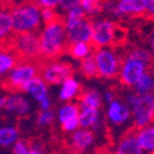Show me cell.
Wrapping results in <instances>:
<instances>
[{
	"mask_svg": "<svg viewBox=\"0 0 154 154\" xmlns=\"http://www.w3.org/2000/svg\"><path fill=\"white\" fill-rule=\"evenodd\" d=\"M40 40L41 62H56L67 53V29L66 21L62 16L59 20L46 25Z\"/></svg>",
	"mask_w": 154,
	"mask_h": 154,
	"instance_id": "cell-1",
	"label": "cell"
},
{
	"mask_svg": "<svg viewBox=\"0 0 154 154\" xmlns=\"http://www.w3.org/2000/svg\"><path fill=\"white\" fill-rule=\"evenodd\" d=\"M127 41L128 30L120 22H113L109 20L93 22L91 38L89 41L93 53L97 52L104 46H110L115 49L125 48Z\"/></svg>",
	"mask_w": 154,
	"mask_h": 154,
	"instance_id": "cell-2",
	"label": "cell"
},
{
	"mask_svg": "<svg viewBox=\"0 0 154 154\" xmlns=\"http://www.w3.org/2000/svg\"><path fill=\"white\" fill-rule=\"evenodd\" d=\"M14 33H35L41 25V11L36 2L15 4L10 12Z\"/></svg>",
	"mask_w": 154,
	"mask_h": 154,
	"instance_id": "cell-3",
	"label": "cell"
},
{
	"mask_svg": "<svg viewBox=\"0 0 154 154\" xmlns=\"http://www.w3.org/2000/svg\"><path fill=\"white\" fill-rule=\"evenodd\" d=\"M38 63H21L11 70V73L2 80L0 85L9 94L25 93V86L38 76Z\"/></svg>",
	"mask_w": 154,
	"mask_h": 154,
	"instance_id": "cell-4",
	"label": "cell"
},
{
	"mask_svg": "<svg viewBox=\"0 0 154 154\" xmlns=\"http://www.w3.org/2000/svg\"><path fill=\"white\" fill-rule=\"evenodd\" d=\"M74 75V68L68 62H40L38 63V78L46 85L60 84Z\"/></svg>",
	"mask_w": 154,
	"mask_h": 154,
	"instance_id": "cell-5",
	"label": "cell"
},
{
	"mask_svg": "<svg viewBox=\"0 0 154 154\" xmlns=\"http://www.w3.org/2000/svg\"><path fill=\"white\" fill-rule=\"evenodd\" d=\"M128 101H130L133 109V126L136 128L142 130V128H146L149 123L154 122V100L150 94H132L128 97Z\"/></svg>",
	"mask_w": 154,
	"mask_h": 154,
	"instance_id": "cell-6",
	"label": "cell"
},
{
	"mask_svg": "<svg viewBox=\"0 0 154 154\" xmlns=\"http://www.w3.org/2000/svg\"><path fill=\"white\" fill-rule=\"evenodd\" d=\"M99 76L106 79H115L120 75L121 67L123 66V57L116 56L112 51L109 49H99L94 53Z\"/></svg>",
	"mask_w": 154,
	"mask_h": 154,
	"instance_id": "cell-7",
	"label": "cell"
},
{
	"mask_svg": "<svg viewBox=\"0 0 154 154\" xmlns=\"http://www.w3.org/2000/svg\"><path fill=\"white\" fill-rule=\"evenodd\" d=\"M144 64L137 60H126L120 72V83L123 86H131L136 84L139 78L146 73Z\"/></svg>",
	"mask_w": 154,
	"mask_h": 154,
	"instance_id": "cell-8",
	"label": "cell"
},
{
	"mask_svg": "<svg viewBox=\"0 0 154 154\" xmlns=\"http://www.w3.org/2000/svg\"><path fill=\"white\" fill-rule=\"evenodd\" d=\"M91 31H93V21L90 17H86L85 20L76 23L72 29L67 30V42L68 46L85 42L89 43L91 38Z\"/></svg>",
	"mask_w": 154,
	"mask_h": 154,
	"instance_id": "cell-9",
	"label": "cell"
},
{
	"mask_svg": "<svg viewBox=\"0 0 154 154\" xmlns=\"http://www.w3.org/2000/svg\"><path fill=\"white\" fill-rule=\"evenodd\" d=\"M138 132L139 130L136 128L134 126L128 128L122 134L120 142L117 144V148L113 154H143V150L139 147L138 139H137Z\"/></svg>",
	"mask_w": 154,
	"mask_h": 154,
	"instance_id": "cell-10",
	"label": "cell"
},
{
	"mask_svg": "<svg viewBox=\"0 0 154 154\" xmlns=\"http://www.w3.org/2000/svg\"><path fill=\"white\" fill-rule=\"evenodd\" d=\"M75 97L83 110H96L97 111L101 106V96L94 89H84L80 86Z\"/></svg>",
	"mask_w": 154,
	"mask_h": 154,
	"instance_id": "cell-11",
	"label": "cell"
},
{
	"mask_svg": "<svg viewBox=\"0 0 154 154\" xmlns=\"http://www.w3.org/2000/svg\"><path fill=\"white\" fill-rule=\"evenodd\" d=\"M119 16L128 15L133 19H142L146 9V0H122L116 4Z\"/></svg>",
	"mask_w": 154,
	"mask_h": 154,
	"instance_id": "cell-12",
	"label": "cell"
},
{
	"mask_svg": "<svg viewBox=\"0 0 154 154\" xmlns=\"http://www.w3.org/2000/svg\"><path fill=\"white\" fill-rule=\"evenodd\" d=\"M16 3H0V40L12 31V23H11V15L10 12L14 9Z\"/></svg>",
	"mask_w": 154,
	"mask_h": 154,
	"instance_id": "cell-13",
	"label": "cell"
},
{
	"mask_svg": "<svg viewBox=\"0 0 154 154\" xmlns=\"http://www.w3.org/2000/svg\"><path fill=\"white\" fill-rule=\"evenodd\" d=\"M4 109L11 112H16L20 116H22V115H26L29 112L30 104L26 99H23L21 96H10V97H6Z\"/></svg>",
	"mask_w": 154,
	"mask_h": 154,
	"instance_id": "cell-14",
	"label": "cell"
},
{
	"mask_svg": "<svg viewBox=\"0 0 154 154\" xmlns=\"http://www.w3.org/2000/svg\"><path fill=\"white\" fill-rule=\"evenodd\" d=\"M109 117L113 123L120 125L130 117V110L127 106L121 105L119 101H112L109 109Z\"/></svg>",
	"mask_w": 154,
	"mask_h": 154,
	"instance_id": "cell-15",
	"label": "cell"
},
{
	"mask_svg": "<svg viewBox=\"0 0 154 154\" xmlns=\"http://www.w3.org/2000/svg\"><path fill=\"white\" fill-rule=\"evenodd\" d=\"M25 93H31L38 101H43L45 99H47V88L46 84L38 78H35L33 80H31L26 86H25Z\"/></svg>",
	"mask_w": 154,
	"mask_h": 154,
	"instance_id": "cell-16",
	"label": "cell"
},
{
	"mask_svg": "<svg viewBox=\"0 0 154 154\" xmlns=\"http://www.w3.org/2000/svg\"><path fill=\"white\" fill-rule=\"evenodd\" d=\"M137 139L139 147L142 149L154 152V127H146L139 130Z\"/></svg>",
	"mask_w": 154,
	"mask_h": 154,
	"instance_id": "cell-17",
	"label": "cell"
},
{
	"mask_svg": "<svg viewBox=\"0 0 154 154\" xmlns=\"http://www.w3.org/2000/svg\"><path fill=\"white\" fill-rule=\"evenodd\" d=\"M80 72H82V74L85 76V78H88V79H90V78H100L94 53L89 54L88 57L82 59V62H80Z\"/></svg>",
	"mask_w": 154,
	"mask_h": 154,
	"instance_id": "cell-18",
	"label": "cell"
},
{
	"mask_svg": "<svg viewBox=\"0 0 154 154\" xmlns=\"http://www.w3.org/2000/svg\"><path fill=\"white\" fill-rule=\"evenodd\" d=\"M88 16L85 14V11L78 5V6H75L73 8L72 10L68 11V15L67 17H64V21H66V29H72L73 26H75L76 23H79L80 21L85 20Z\"/></svg>",
	"mask_w": 154,
	"mask_h": 154,
	"instance_id": "cell-19",
	"label": "cell"
},
{
	"mask_svg": "<svg viewBox=\"0 0 154 154\" xmlns=\"http://www.w3.org/2000/svg\"><path fill=\"white\" fill-rule=\"evenodd\" d=\"M90 52L93 53L90 45L85 43V42L70 45V46H68V48H67V54H70L72 57H74V58H76V59H83V58L88 57Z\"/></svg>",
	"mask_w": 154,
	"mask_h": 154,
	"instance_id": "cell-20",
	"label": "cell"
},
{
	"mask_svg": "<svg viewBox=\"0 0 154 154\" xmlns=\"http://www.w3.org/2000/svg\"><path fill=\"white\" fill-rule=\"evenodd\" d=\"M79 6L85 11L86 16L97 15L105 10V3L97 2V0H82L79 2Z\"/></svg>",
	"mask_w": 154,
	"mask_h": 154,
	"instance_id": "cell-21",
	"label": "cell"
},
{
	"mask_svg": "<svg viewBox=\"0 0 154 154\" xmlns=\"http://www.w3.org/2000/svg\"><path fill=\"white\" fill-rule=\"evenodd\" d=\"M154 89V78L149 73H144L136 83V90L139 95H147Z\"/></svg>",
	"mask_w": 154,
	"mask_h": 154,
	"instance_id": "cell-22",
	"label": "cell"
},
{
	"mask_svg": "<svg viewBox=\"0 0 154 154\" xmlns=\"http://www.w3.org/2000/svg\"><path fill=\"white\" fill-rule=\"evenodd\" d=\"M79 89H80V85L78 84V82H75L73 78L68 79L64 82L59 96L62 100H69L72 97H75V95L79 91Z\"/></svg>",
	"mask_w": 154,
	"mask_h": 154,
	"instance_id": "cell-23",
	"label": "cell"
},
{
	"mask_svg": "<svg viewBox=\"0 0 154 154\" xmlns=\"http://www.w3.org/2000/svg\"><path fill=\"white\" fill-rule=\"evenodd\" d=\"M79 125L82 127H91L97 125V111L96 110H83L78 116Z\"/></svg>",
	"mask_w": 154,
	"mask_h": 154,
	"instance_id": "cell-24",
	"label": "cell"
},
{
	"mask_svg": "<svg viewBox=\"0 0 154 154\" xmlns=\"http://www.w3.org/2000/svg\"><path fill=\"white\" fill-rule=\"evenodd\" d=\"M17 138V130L16 128H0V144L8 147L14 143Z\"/></svg>",
	"mask_w": 154,
	"mask_h": 154,
	"instance_id": "cell-25",
	"label": "cell"
},
{
	"mask_svg": "<svg viewBox=\"0 0 154 154\" xmlns=\"http://www.w3.org/2000/svg\"><path fill=\"white\" fill-rule=\"evenodd\" d=\"M78 116H79V106L74 105V104H68L64 107H62L60 111H59V121H60V123L69 120V119L78 117Z\"/></svg>",
	"mask_w": 154,
	"mask_h": 154,
	"instance_id": "cell-26",
	"label": "cell"
},
{
	"mask_svg": "<svg viewBox=\"0 0 154 154\" xmlns=\"http://www.w3.org/2000/svg\"><path fill=\"white\" fill-rule=\"evenodd\" d=\"M16 64L17 63L12 56L0 53V75L4 74L8 70H10V69H14L16 67Z\"/></svg>",
	"mask_w": 154,
	"mask_h": 154,
	"instance_id": "cell-27",
	"label": "cell"
},
{
	"mask_svg": "<svg viewBox=\"0 0 154 154\" xmlns=\"http://www.w3.org/2000/svg\"><path fill=\"white\" fill-rule=\"evenodd\" d=\"M54 120V112L52 109H49L47 111H40L37 116V125L38 126H46V125H52Z\"/></svg>",
	"mask_w": 154,
	"mask_h": 154,
	"instance_id": "cell-28",
	"label": "cell"
},
{
	"mask_svg": "<svg viewBox=\"0 0 154 154\" xmlns=\"http://www.w3.org/2000/svg\"><path fill=\"white\" fill-rule=\"evenodd\" d=\"M142 19L154 21V0H146V9L142 15Z\"/></svg>",
	"mask_w": 154,
	"mask_h": 154,
	"instance_id": "cell-29",
	"label": "cell"
},
{
	"mask_svg": "<svg viewBox=\"0 0 154 154\" xmlns=\"http://www.w3.org/2000/svg\"><path fill=\"white\" fill-rule=\"evenodd\" d=\"M79 125V119L78 117H73V119H69L67 121L62 122V131L64 132H70L73 130H75L76 127Z\"/></svg>",
	"mask_w": 154,
	"mask_h": 154,
	"instance_id": "cell-30",
	"label": "cell"
},
{
	"mask_svg": "<svg viewBox=\"0 0 154 154\" xmlns=\"http://www.w3.org/2000/svg\"><path fill=\"white\" fill-rule=\"evenodd\" d=\"M29 152V144L26 139L17 140L14 147V154H26Z\"/></svg>",
	"mask_w": 154,
	"mask_h": 154,
	"instance_id": "cell-31",
	"label": "cell"
},
{
	"mask_svg": "<svg viewBox=\"0 0 154 154\" xmlns=\"http://www.w3.org/2000/svg\"><path fill=\"white\" fill-rule=\"evenodd\" d=\"M36 4L38 5L40 9H54V6H57L59 4V2H53V0H41V2H36Z\"/></svg>",
	"mask_w": 154,
	"mask_h": 154,
	"instance_id": "cell-32",
	"label": "cell"
},
{
	"mask_svg": "<svg viewBox=\"0 0 154 154\" xmlns=\"http://www.w3.org/2000/svg\"><path fill=\"white\" fill-rule=\"evenodd\" d=\"M62 9H66V10H72L73 8L78 6L79 5V2H59V4Z\"/></svg>",
	"mask_w": 154,
	"mask_h": 154,
	"instance_id": "cell-33",
	"label": "cell"
},
{
	"mask_svg": "<svg viewBox=\"0 0 154 154\" xmlns=\"http://www.w3.org/2000/svg\"><path fill=\"white\" fill-rule=\"evenodd\" d=\"M5 101H6V97H0V109H3L5 106Z\"/></svg>",
	"mask_w": 154,
	"mask_h": 154,
	"instance_id": "cell-34",
	"label": "cell"
},
{
	"mask_svg": "<svg viewBox=\"0 0 154 154\" xmlns=\"http://www.w3.org/2000/svg\"><path fill=\"white\" fill-rule=\"evenodd\" d=\"M26 154H46V153H41V152H37V150H32V149H29V152Z\"/></svg>",
	"mask_w": 154,
	"mask_h": 154,
	"instance_id": "cell-35",
	"label": "cell"
},
{
	"mask_svg": "<svg viewBox=\"0 0 154 154\" xmlns=\"http://www.w3.org/2000/svg\"><path fill=\"white\" fill-rule=\"evenodd\" d=\"M150 45H152V49L154 52V29H153V32H152V41H150Z\"/></svg>",
	"mask_w": 154,
	"mask_h": 154,
	"instance_id": "cell-36",
	"label": "cell"
},
{
	"mask_svg": "<svg viewBox=\"0 0 154 154\" xmlns=\"http://www.w3.org/2000/svg\"><path fill=\"white\" fill-rule=\"evenodd\" d=\"M150 154H154V152H152V153H150Z\"/></svg>",
	"mask_w": 154,
	"mask_h": 154,
	"instance_id": "cell-37",
	"label": "cell"
},
{
	"mask_svg": "<svg viewBox=\"0 0 154 154\" xmlns=\"http://www.w3.org/2000/svg\"><path fill=\"white\" fill-rule=\"evenodd\" d=\"M153 69H154V66H153Z\"/></svg>",
	"mask_w": 154,
	"mask_h": 154,
	"instance_id": "cell-38",
	"label": "cell"
},
{
	"mask_svg": "<svg viewBox=\"0 0 154 154\" xmlns=\"http://www.w3.org/2000/svg\"><path fill=\"white\" fill-rule=\"evenodd\" d=\"M153 100H154V97H153Z\"/></svg>",
	"mask_w": 154,
	"mask_h": 154,
	"instance_id": "cell-39",
	"label": "cell"
}]
</instances>
